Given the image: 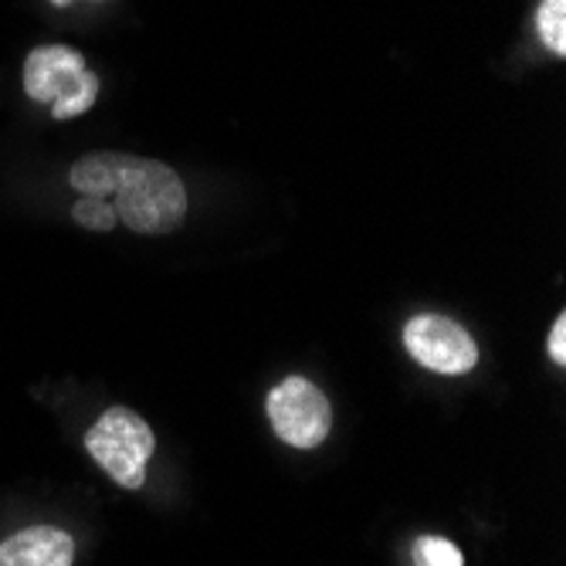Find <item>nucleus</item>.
Returning <instances> with one entry per match:
<instances>
[{
  "label": "nucleus",
  "mask_w": 566,
  "mask_h": 566,
  "mask_svg": "<svg viewBox=\"0 0 566 566\" xmlns=\"http://www.w3.org/2000/svg\"><path fill=\"white\" fill-rule=\"evenodd\" d=\"M75 543L55 526H31L0 543V566H72Z\"/></svg>",
  "instance_id": "6"
},
{
  "label": "nucleus",
  "mask_w": 566,
  "mask_h": 566,
  "mask_svg": "<svg viewBox=\"0 0 566 566\" xmlns=\"http://www.w3.org/2000/svg\"><path fill=\"white\" fill-rule=\"evenodd\" d=\"M157 448L149 424L129 407L106 410L95 428L85 434V451L98 461L116 485L123 489H143L146 482V461Z\"/></svg>",
  "instance_id": "3"
},
{
  "label": "nucleus",
  "mask_w": 566,
  "mask_h": 566,
  "mask_svg": "<svg viewBox=\"0 0 566 566\" xmlns=\"http://www.w3.org/2000/svg\"><path fill=\"white\" fill-rule=\"evenodd\" d=\"M51 4H55V8H69V4H72V0H51Z\"/></svg>",
  "instance_id": "12"
},
{
  "label": "nucleus",
  "mask_w": 566,
  "mask_h": 566,
  "mask_svg": "<svg viewBox=\"0 0 566 566\" xmlns=\"http://www.w3.org/2000/svg\"><path fill=\"white\" fill-rule=\"evenodd\" d=\"M403 346L431 374L461 377L479 364V346L465 326L448 316L424 313L403 326Z\"/></svg>",
  "instance_id": "5"
},
{
  "label": "nucleus",
  "mask_w": 566,
  "mask_h": 566,
  "mask_svg": "<svg viewBox=\"0 0 566 566\" xmlns=\"http://www.w3.org/2000/svg\"><path fill=\"white\" fill-rule=\"evenodd\" d=\"M549 356L553 364H566V316H556L553 329H549Z\"/></svg>",
  "instance_id": "11"
},
{
  "label": "nucleus",
  "mask_w": 566,
  "mask_h": 566,
  "mask_svg": "<svg viewBox=\"0 0 566 566\" xmlns=\"http://www.w3.org/2000/svg\"><path fill=\"white\" fill-rule=\"evenodd\" d=\"M536 28H539L543 44L556 59H563L566 55V0H543L536 11Z\"/></svg>",
  "instance_id": "8"
},
{
  "label": "nucleus",
  "mask_w": 566,
  "mask_h": 566,
  "mask_svg": "<svg viewBox=\"0 0 566 566\" xmlns=\"http://www.w3.org/2000/svg\"><path fill=\"white\" fill-rule=\"evenodd\" d=\"M269 421L292 448H319L329 438L333 407L326 394L305 377H285L269 394Z\"/></svg>",
  "instance_id": "4"
},
{
  "label": "nucleus",
  "mask_w": 566,
  "mask_h": 566,
  "mask_svg": "<svg viewBox=\"0 0 566 566\" xmlns=\"http://www.w3.org/2000/svg\"><path fill=\"white\" fill-rule=\"evenodd\" d=\"M109 200L116 218L136 234H170L187 214V190L177 170L157 160H139L133 153H126Z\"/></svg>",
  "instance_id": "1"
},
{
  "label": "nucleus",
  "mask_w": 566,
  "mask_h": 566,
  "mask_svg": "<svg viewBox=\"0 0 566 566\" xmlns=\"http://www.w3.org/2000/svg\"><path fill=\"white\" fill-rule=\"evenodd\" d=\"M415 566H465V556L444 536H421L415 543Z\"/></svg>",
  "instance_id": "9"
},
{
  "label": "nucleus",
  "mask_w": 566,
  "mask_h": 566,
  "mask_svg": "<svg viewBox=\"0 0 566 566\" xmlns=\"http://www.w3.org/2000/svg\"><path fill=\"white\" fill-rule=\"evenodd\" d=\"M75 224L88 228V231H113L116 228V211H113V200L106 197H82L75 208H72Z\"/></svg>",
  "instance_id": "10"
},
{
  "label": "nucleus",
  "mask_w": 566,
  "mask_h": 566,
  "mask_svg": "<svg viewBox=\"0 0 566 566\" xmlns=\"http://www.w3.org/2000/svg\"><path fill=\"white\" fill-rule=\"evenodd\" d=\"M126 164V153H92V157L78 160L69 174V184L82 197H113L119 184V170Z\"/></svg>",
  "instance_id": "7"
},
{
  "label": "nucleus",
  "mask_w": 566,
  "mask_h": 566,
  "mask_svg": "<svg viewBox=\"0 0 566 566\" xmlns=\"http://www.w3.org/2000/svg\"><path fill=\"white\" fill-rule=\"evenodd\" d=\"M24 92L34 102L51 106L55 119H75L95 106L98 75L88 72L85 59L65 44L34 48L24 62Z\"/></svg>",
  "instance_id": "2"
}]
</instances>
